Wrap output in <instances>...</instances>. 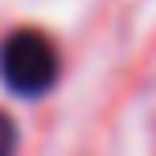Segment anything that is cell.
<instances>
[{
  "mask_svg": "<svg viewBox=\"0 0 156 156\" xmlns=\"http://www.w3.org/2000/svg\"><path fill=\"white\" fill-rule=\"evenodd\" d=\"M16 152V123L0 111V156H12Z\"/></svg>",
  "mask_w": 156,
  "mask_h": 156,
  "instance_id": "obj_2",
  "label": "cell"
},
{
  "mask_svg": "<svg viewBox=\"0 0 156 156\" xmlns=\"http://www.w3.org/2000/svg\"><path fill=\"white\" fill-rule=\"evenodd\" d=\"M58 74H62V58L58 45L37 29H16L12 37L0 45V78L12 94L37 99V94L54 90Z\"/></svg>",
  "mask_w": 156,
  "mask_h": 156,
  "instance_id": "obj_1",
  "label": "cell"
}]
</instances>
